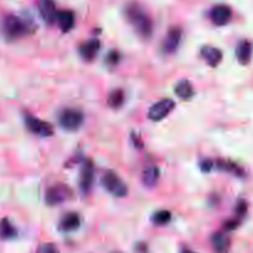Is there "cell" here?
Returning <instances> with one entry per match:
<instances>
[{
  "instance_id": "6da1fadb",
  "label": "cell",
  "mask_w": 253,
  "mask_h": 253,
  "mask_svg": "<svg viewBox=\"0 0 253 253\" xmlns=\"http://www.w3.org/2000/svg\"><path fill=\"white\" fill-rule=\"evenodd\" d=\"M126 19L130 22L131 26L135 29L138 36L142 39H150L153 32V24L150 15L146 12V10L137 2H130L125 9Z\"/></svg>"
},
{
  "instance_id": "7a4b0ae2",
  "label": "cell",
  "mask_w": 253,
  "mask_h": 253,
  "mask_svg": "<svg viewBox=\"0 0 253 253\" xmlns=\"http://www.w3.org/2000/svg\"><path fill=\"white\" fill-rule=\"evenodd\" d=\"M2 31L9 40H17L21 39L29 32V26L19 16L9 15L5 17L4 22H2Z\"/></svg>"
},
{
  "instance_id": "3957f363",
  "label": "cell",
  "mask_w": 253,
  "mask_h": 253,
  "mask_svg": "<svg viewBox=\"0 0 253 253\" xmlns=\"http://www.w3.org/2000/svg\"><path fill=\"white\" fill-rule=\"evenodd\" d=\"M101 184L103 187L108 190L110 194H113L114 197L118 198H124L127 195L128 189L127 185L124 183V180L116 174L113 170H106L105 173L101 177Z\"/></svg>"
},
{
  "instance_id": "277c9868",
  "label": "cell",
  "mask_w": 253,
  "mask_h": 253,
  "mask_svg": "<svg viewBox=\"0 0 253 253\" xmlns=\"http://www.w3.org/2000/svg\"><path fill=\"white\" fill-rule=\"evenodd\" d=\"M84 114L78 109H64L59 114V125L67 131H76L83 125Z\"/></svg>"
},
{
  "instance_id": "5b68a950",
  "label": "cell",
  "mask_w": 253,
  "mask_h": 253,
  "mask_svg": "<svg viewBox=\"0 0 253 253\" xmlns=\"http://www.w3.org/2000/svg\"><path fill=\"white\" fill-rule=\"evenodd\" d=\"M72 197V190L64 184H56L46 192V203L49 207L59 205Z\"/></svg>"
},
{
  "instance_id": "8992f818",
  "label": "cell",
  "mask_w": 253,
  "mask_h": 253,
  "mask_svg": "<svg viewBox=\"0 0 253 253\" xmlns=\"http://www.w3.org/2000/svg\"><path fill=\"white\" fill-rule=\"evenodd\" d=\"M175 108V103L172 99H162L153 104L148 110V119L152 121H161L167 118L173 109Z\"/></svg>"
},
{
  "instance_id": "52a82bcc",
  "label": "cell",
  "mask_w": 253,
  "mask_h": 253,
  "mask_svg": "<svg viewBox=\"0 0 253 253\" xmlns=\"http://www.w3.org/2000/svg\"><path fill=\"white\" fill-rule=\"evenodd\" d=\"M25 125H26V128L30 132L41 136V137H48L53 133V127H52L51 124L34 118L30 114L25 115Z\"/></svg>"
},
{
  "instance_id": "ba28073f",
  "label": "cell",
  "mask_w": 253,
  "mask_h": 253,
  "mask_svg": "<svg viewBox=\"0 0 253 253\" xmlns=\"http://www.w3.org/2000/svg\"><path fill=\"white\" fill-rule=\"evenodd\" d=\"M94 182V163L91 160L84 161L79 177V189L83 194H88Z\"/></svg>"
},
{
  "instance_id": "9c48e42d",
  "label": "cell",
  "mask_w": 253,
  "mask_h": 253,
  "mask_svg": "<svg viewBox=\"0 0 253 253\" xmlns=\"http://www.w3.org/2000/svg\"><path fill=\"white\" fill-rule=\"evenodd\" d=\"M183 32L179 27H172L166 35V39L163 41L162 49L166 54H173L179 47L182 42Z\"/></svg>"
},
{
  "instance_id": "30bf717a",
  "label": "cell",
  "mask_w": 253,
  "mask_h": 253,
  "mask_svg": "<svg viewBox=\"0 0 253 253\" xmlns=\"http://www.w3.org/2000/svg\"><path fill=\"white\" fill-rule=\"evenodd\" d=\"M232 17V11L227 5H216L211 10V20L216 26L229 24Z\"/></svg>"
},
{
  "instance_id": "8fae6325",
  "label": "cell",
  "mask_w": 253,
  "mask_h": 253,
  "mask_svg": "<svg viewBox=\"0 0 253 253\" xmlns=\"http://www.w3.org/2000/svg\"><path fill=\"white\" fill-rule=\"evenodd\" d=\"M99 49H100V41L98 39H91L89 41L84 42L79 47V54H81L84 61L90 62L95 58Z\"/></svg>"
},
{
  "instance_id": "7c38bea8",
  "label": "cell",
  "mask_w": 253,
  "mask_h": 253,
  "mask_svg": "<svg viewBox=\"0 0 253 253\" xmlns=\"http://www.w3.org/2000/svg\"><path fill=\"white\" fill-rule=\"evenodd\" d=\"M39 10L42 19H43L47 24H53V22L56 21L57 9L53 0H40Z\"/></svg>"
},
{
  "instance_id": "4fadbf2b",
  "label": "cell",
  "mask_w": 253,
  "mask_h": 253,
  "mask_svg": "<svg viewBox=\"0 0 253 253\" xmlns=\"http://www.w3.org/2000/svg\"><path fill=\"white\" fill-rule=\"evenodd\" d=\"M56 21L62 31L68 32L73 29L74 24H76V16L71 10H61V11H57Z\"/></svg>"
},
{
  "instance_id": "5bb4252c",
  "label": "cell",
  "mask_w": 253,
  "mask_h": 253,
  "mask_svg": "<svg viewBox=\"0 0 253 253\" xmlns=\"http://www.w3.org/2000/svg\"><path fill=\"white\" fill-rule=\"evenodd\" d=\"M202 57L210 67H217L222 61V52L212 46H204L202 48Z\"/></svg>"
},
{
  "instance_id": "9a60e30c",
  "label": "cell",
  "mask_w": 253,
  "mask_h": 253,
  "mask_svg": "<svg viewBox=\"0 0 253 253\" xmlns=\"http://www.w3.org/2000/svg\"><path fill=\"white\" fill-rule=\"evenodd\" d=\"M81 226V217L76 212H68L59 221V230L63 232L76 231Z\"/></svg>"
},
{
  "instance_id": "2e32d148",
  "label": "cell",
  "mask_w": 253,
  "mask_h": 253,
  "mask_svg": "<svg viewBox=\"0 0 253 253\" xmlns=\"http://www.w3.org/2000/svg\"><path fill=\"white\" fill-rule=\"evenodd\" d=\"M212 249L216 253H227L231 246L230 237L224 232H216L211 236Z\"/></svg>"
},
{
  "instance_id": "e0dca14e",
  "label": "cell",
  "mask_w": 253,
  "mask_h": 253,
  "mask_svg": "<svg viewBox=\"0 0 253 253\" xmlns=\"http://www.w3.org/2000/svg\"><path fill=\"white\" fill-rule=\"evenodd\" d=\"M236 57H237V61H239L241 64H244V66L249 64L252 57L251 42L246 41V40L240 42L236 47Z\"/></svg>"
},
{
  "instance_id": "ac0fdd59",
  "label": "cell",
  "mask_w": 253,
  "mask_h": 253,
  "mask_svg": "<svg viewBox=\"0 0 253 253\" xmlns=\"http://www.w3.org/2000/svg\"><path fill=\"white\" fill-rule=\"evenodd\" d=\"M158 179H160V169H158V167L150 166V167L143 170L142 180L146 187H155L157 184Z\"/></svg>"
},
{
  "instance_id": "d6986e66",
  "label": "cell",
  "mask_w": 253,
  "mask_h": 253,
  "mask_svg": "<svg viewBox=\"0 0 253 253\" xmlns=\"http://www.w3.org/2000/svg\"><path fill=\"white\" fill-rule=\"evenodd\" d=\"M175 94L179 96L183 100H188V99H192L194 95V89L193 85L190 84L189 81H180L179 83L175 85Z\"/></svg>"
},
{
  "instance_id": "ffe728a7",
  "label": "cell",
  "mask_w": 253,
  "mask_h": 253,
  "mask_svg": "<svg viewBox=\"0 0 253 253\" xmlns=\"http://www.w3.org/2000/svg\"><path fill=\"white\" fill-rule=\"evenodd\" d=\"M17 235L16 229L14 225L10 222L9 219L0 220V239L1 240H11L15 239Z\"/></svg>"
},
{
  "instance_id": "44dd1931",
  "label": "cell",
  "mask_w": 253,
  "mask_h": 253,
  "mask_svg": "<svg viewBox=\"0 0 253 253\" xmlns=\"http://www.w3.org/2000/svg\"><path fill=\"white\" fill-rule=\"evenodd\" d=\"M124 101H125V94L121 89H116V90L111 91L110 95L108 98V104L110 108L119 109L123 106Z\"/></svg>"
},
{
  "instance_id": "7402d4cb",
  "label": "cell",
  "mask_w": 253,
  "mask_h": 253,
  "mask_svg": "<svg viewBox=\"0 0 253 253\" xmlns=\"http://www.w3.org/2000/svg\"><path fill=\"white\" fill-rule=\"evenodd\" d=\"M172 219V214L167 210H161L153 214L152 216V222L156 225H166Z\"/></svg>"
},
{
  "instance_id": "603a6c76",
  "label": "cell",
  "mask_w": 253,
  "mask_h": 253,
  "mask_svg": "<svg viewBox=\"0 0 253 253\" xmlns=\"http://www.w3.org/2000/svg\"><path fill=\"white\" fill-rule=\"evenodd\" d=\"M216 167L219 168V169L225 170V172L234 173V174H236V175L242 174L241 168H239L236 165H234V163L226 162V161H219V162L216 163Z\"/></svg>"
},
{
  "instance_id": "cb8c5ba5",
  "label": "cell",
  "mask_w": 253,
  "mask_h": 253,
  "mask_svg": "<svg viewBox=\"0 0 253 253\" xmlns=\"http://www.w3.org/2000/svg\"><path fill=\"white\" fill-rule=\"evenodd\" d=\"M37 253H59V250L54 244L47 242V244H42L37 249Z\"/></svg>"
},
{
  "instance_id": "d4e9b609",
  "label": "cell",
  "mask_w": 253,
  "mask_h": 253,
  "mask_svg": "<svg viewBox=\"0 0 253 253\" xmlns=\"http://www.w3.org/2000/svg\"><path fill=\"white\" fill-rule=\"evenodd\" d=\"M246 211H247V204H246V202H245V200H240L239 204H237V208H236V214H237V216L242 217L245 214H246Z\"/></svg>"
},
{
  "instance_id": "484cf974",
  "label": "cell",
  "mask_w": 253,
  "mask_h": 253,
  "mask_svg": "<svg viewBox=\"0 0 253 253\" xmlns=\"http://www.w3.org/2000/svg\"><path fill=\"white\" fill-rule=\"evenodd\" d=\"M214 167H215L214 162L210 160H204L202 163H200V168H202L203 172H207V173L210 172Z\"/></svg>"
},
{
  "instance_id": "4316f807",
  "label": "cell",
  "mask_w": 253,
  "mask_h": 253,
  "mask_svg": "<svg viewBox=\"0 0 253 253\" xmlns=\"http://www.w3.org/2000/svg\"><path fill=\"white\" fill-rule=\"evenodd\" d=\"M119 62V54L116 53V52H111L110 54H109V57L106 58V63L109 64V66H116Z\"/></svg>"
},
{
  "instance_id": "83f0119b",
  "label": "cell",
  "mask_w": 253,
  "mask_h": 253,
  "mask_svg": "<svg viewBox=\"0 0 253 253\" xmlns=\"http://www.w3.org/2000/svg\"><path fill=\"white\" fill-rule=\"evenodd\" d=\"M183 253H197V252H193V251H184Z\"/></svg>"
},
{
  "instance_id": "f1b7e54d",
  "label": "cell",
  "mask_w": 253,
  "mask_h": 253,
  "mask_svg": "<svg viewBox=\"0 0 253 253\" xmlns=\"http://www.w3.org/2000/svg\"><path fill=\"white\" fill-rule=\"evenodd\" d=\"M114 253H120V252H114Z\"/></svg>"
}]
</instances>
